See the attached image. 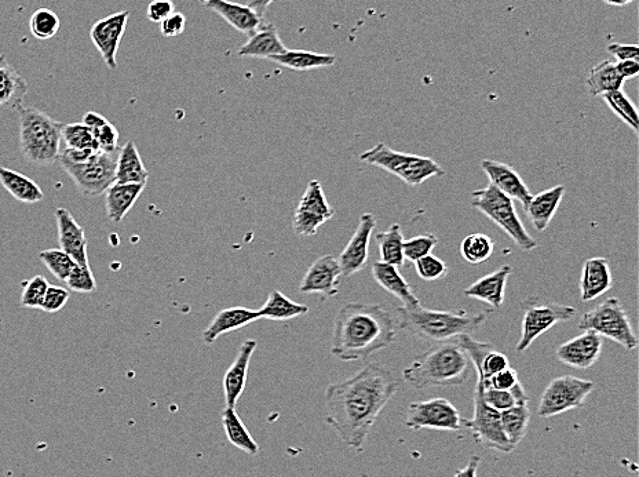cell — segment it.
Here are the masks:
<instances>
[{"instance_id": "10", "label": "cell", "mask_w": 639, "mask_h": 477, "mask_svg": "<svg viewBox=\"0 0 639 477\" xmlns=\"http://www.w3.org/2000/svg\"><path fill=\"white\" fill-rule=\"evenodd\" d=\"M594 388L593 381L582 380V378L573 377V375L554 378L544 389L542 398H540L539 417L551 418L580 409Z\"/></svg>"}, {"instance_id": "45", "label": "cell", "mask_w": 639, "mask_h": 477, "mask_svg": "<svg viewBox=\"0 0 639 477\" xmlns=\"http://www.w3.org/2000/svg\"><path fill=\"white\" fill-rule=\"evenodd\" d=\"M438 245V238L433 233H423L411 239H405L403 243L405 261L416 262L421 258L432 254L434 247Z\"/></svg>"}, {"instance_id": "15", "label": "cell", "mask_w": 639, "mask_h": 477, "mask_svg": "<svg viewBox=\"0 0 639 477\" xmlns=\"http://www.w3.org/2000/svg\"><path fill=\"white\" fill-rule=\"evenodd\" d=\"M130 16L129 10L111 14V16L101 18L91 27V42L94 43L98 53L101 54L102 60L112 71L118 68L120 42H122L124 32H126Z\"/></svg>"}, {"instance_id": "7", "label": "cell", "mask_w": 639, "mask_h": 477, "mask_svg": "<svg viewBox=\"0 0 639 477\" xmlns=\"http://www.w3.org/2000/svg\"><path fill=\"white\" fill-rule=\"evenodd\" d=\"M470 205L498 225L522 251L528 253L538 249L539 243L529 235L522 224L514 200L502 194L494 185L489 184L488 187L474 191L471 194Z\"/></svg>"}, {"instance_id": "31", "label": "cell", "mask_w": 639, "mask_h": 477, "mask_svg": "<svg viewBox=\"0 0 639 477\" xmlns=\"http://www.w3.org/2000/svg\"><path fill=\"white\" fill-rule=\"evenodd\" d=\"M149 180L140 152L134 141H127L119 149L118 163H116V181L118 184H144Z\"/></svg>"}, {"instance_id": "25", "label": "cell", "mask_w": 639, "mask_h": 477, "mask_svg": "<svg viewBox=\"0 0 639 477\" xmlns=\"http://www.w3.org/2000/svg\"><path fill=\"white\" fill-rule=\"evenodd\" d=\"M372 279L375 280L383 290L392 294L401 301L403 307H416L421 304L419 298L415 296L411 284L405 280L397 267L385 264V262H374L371 267Z\"/></svg>"}, {"instance_id": "14", "label": "cell", "mask_w": 639, "mask_h": 477, "mask_svg": "<svg viewBox=\"0 0 639 477\" xmlns=\"http://www.w3.org/2000/svg\"><path fill=\"white\" fill-rule=\"evenodd\" d=\"M467 429H470L474 439L487 449L498 450L505 454L514 451L503 429L502 414L489 407L476 389H474V417L467 420Z\"/></svg>"}, {"instance_id": "21", "label": "cell", "mask_w": 639, "mask_h": 477, "mask_svg": "<svg viewBox=\"0 0 639 477\" xmlns=\"http://www.w3.org/2000/svg\"><path fill=\"white\" fill-rule=\"evenodd\" d=\"M257 347L258 342L255 340L244 341L235 360L226 371L224 375L225 409H236L237 402L242 398L244 389H246L251 359H253Z\"/></svg>"}, {"instance_id": "12", "label": "cell", "mask_w": 639, "mask_h": 477, "mask_svg": "<svg viewBox=\"0 0 639 477\" xmlns=\"http://www.w3.org/2000/svg\"><path fill=\"white\" fill-rule=\"evenodd\" d=\"M575 308L561 304H528L525 305L522 318L521 338L517 344V352H527L529 347L542 337L544 333L553 329L558 323L569 322L575 318Z\"/></svg>"}, {"instance_id": "24", "label": "cell", "mask_w": 639, "mask_h": 477, "mask_svg": "<svg viewBox=\"0 0 639 477\" xmlns=\"http://www.w3.org/2000/svg\"><path fill=\"white\" fill-rule=\"evenodd\" d=\"M259 319L261 318H259V313L255 309L244 307L222 309L215 315L213 322L208 324L206 330L203 331V341L207 345L214 344L219 337L232 333V331L243 329V327L257 322Z\"/></svg>"}, {"instance_id": "1", "label": "cell", "mask_w": 639, "mask_h": 477, "mask_svg": "<svg viewBox=\"0 0 639 477\" xmlns=\"http://www.w3.org/2000/svg\"><path fill=\"white\" fill-rule=\"evenodd\" d=\"M396 375L381 363H370L326 391V421L346 446L363 451L372 426L396 395Z\"/></svg>"}, {"instance_id": "6", "label": "cell", "mask_w": 639, "mask_h": 477, "mask_svg": "<svg viewBox=\"0 0 639 477\" xmlns=\"http://www.w3.org/2000/svg\"><path fill=\"white\" fill-rule=\"evenodd\" d=\"M360 162L379 167L404 181L411 187H419L423 182L433 177L444 176L443 167L436 160L414 154L394 151L385 142H378L375 147L364 151L359 156Z\"/></svg>"}, {"instance_id": "53", "label": "cell", "mask_w": 639, "mask_h": 477, "mask_svg": "<svg viewBox=\"0 0 639 477\" xmlns=\"http://www.w3.org/2000/svg\"><path fill=\"white\" fill-rule=\"evenodd\" d=\"M186 17L182 13L174 12L169 18L160 23V32L164 38H177L184 34Z\"/></svg>"}, {"instance_id": "52", "label": "cell", "mask_w": 639, "mask_h": 477, "mask_svg": "<svg viewBox=\"0 0 639 477\" xmlns=\"http://www.w3.org/2000/svg\"><path fill=\"white\" fill-rule=\"evenodd\" d=\"M175 12L173 0H153L146 9V17L151 23H163L166 18Z\"/></svg>"}, {"instance_id": "43", "label": "cell", "mask_w": 639, "mask_h": 477, "mask_svg": "<svg viewBox=\"0 0 639 477\" xmlns=\"http://www.w3.org/2000/svg\"><path fill=\"white\" fill-rule=\"evenodd\" d=\"M61 21L57 13L53 10L40 7L29 18V29L34 38L38 40H49L54 38L60 31Z\"/></svg>"}, {"instance_id": "33", "label": "cell", "mask_w": 639, "mask_h": 477, "mask_svg": "<svg viewBox=\"0 0 639 477\" xmlns=\"http://www.w3.org/2000/svg\"><path fill=\"white\" fill-rule=\"evenodd\" d=\"M626 80L617 72L615 61L604 60L590 69L586 78L587 90L591 96H604L611 91L623 90Z\"/></svg>"}, {"instance_id": "41", "label": "cell", "mask_w": 639, "mask_h": 477, "mask_svg": "<svg viewBox=\"0 0 639 477\" xmlns=\"http://www.w3.org/2000/svg\"><path fill=\"white\" fill-rule=\"evenodd\" d=\"M601 97L604 98L605 104L608 105L617 118L623 120L628 127H631L635 134L639 133L637 108H635L633 101L623 90L611 91V93H606Z\"/></svg>"}, {"instance_id": "17", "label": "cell", "mask_w": 639, "mask_h": 477, "mask_svg": "<svg viewBox=\"0 0 639 477\" xmlns=\"http://www.w3.org/2000/svg\"><path fill=\"white\" fill-rule=\"evenodd\" d=\"M342 271L339 267L338 258L326 254L317 258L310 265L305 276H303L299 291L302 294H319V296L331 298L339 293Z\"/></svg>"}, {"instance_id": "30", "label": "cell", "mask_w": 639, "mask_h": 477, "mask_svg": "<svg viewBox=\"0 0 639 477\" xmlns=\"http://www.w3.org/2000/svg\"><path fill=\"white\" fill-rule=\"evenodd\" d=\"M27 93V80L18 74L6 56H0V107L20 109Z\"/></svg>"}, {"instance_id": "38", "label": "cell", "mask_w": 639, "mask_h": 477, "mask_svg": "<svg viewBox=\"0 0 639 477\" xmlns=\"http://www.w3.org/2000/svg\"><path fill=\"white\" fill-rule=\"evenodd\" d=\"M476 391L480 393L481 398L492 409L503 413V411L513 409L516 406H524L529 404V396L527 391L522 387L521 382H518L516 387L510 389V391H499V389L484 388L480 384H476Z\"/></svg>"}, {"instance_id": "34", "label": "cell", "mask_w": 639, "mask_h": 477, "mask_svg": "<svg viewBox=\"0 0 639 477\" xmlns=\"http://www.w3.org/2000/svg\"><path fill=\"white\" fill-rule=\"evenodd\" d=\"M269 60L294 71H313V69L332 67L337 63V57L331 54L308 52V50H286L279 56L270 57Z\"/></svg>"}, {"instance_id": "16", "label": "cell", "mask_w": 639, "mask_h": 477, "mask_svg": "<svg viewBox=\"0 0 639 477\" xmlns=\"http://www.w3.org/2000/svg\"><path fill=\"white\" fill-rule=\"evenodd\" d=\"M376 228V217L372 213H364L360 217L356 232L342 250L338 258L343 278H352L367 265L370 257V243Z\"/></svg>"}, {"instance_id": "55", "label": "cell", "mask_w": 639, "mask_h": 477, "mask_svg": "<svg viewBox=\"0 0 639 477\" xmlns=\"http://www.w3.org/2000/svg\"><path fill=\"white\" fill-rule=\"evenodd\" d=\"M616 69L624 80L637 78L639 63L635 60L616 61Z\"/></svg>"}, {"instance_id": "39", "label": "cell", "mask_w": 639, "mask_h": 477, "mask_svg": "<svg viewBox=\"0 0 639 477\" xmlns=\"http://www.w3.org/2000/svg\"><path fill=\"white\" fill-rule=\"evenodd\" d=\"M495 242L485 233H471L460 243V254L469 264L480 265L494 256Z\"/></svg>"}, {"instance_id": "18", "label": "cell", "mask_w": 639, "mask_h": 477, "mask_svg": "<svg viewBox=\"0 0 639 477\" xmlns=\"http://www.w3.org/2000/svg\"><path fill=\"white\" fill-rule=\"evenodd\" d=\"M604 338L594 331H583L580 336L564 342L555 351L561 363L578 370L591 369L600 359Z\"/></svg>"}, {"instance_id": "8", "label": "cell", "mask_w": 639, "mask_h": 477, "mask_svg": "<svg viewBox=\"0 0 639 477\" xmlns=\"http://www.w3.org/2000/svg\"><path fill=\"white\" fill-rule=\"evenodd\" d=\"M578 327L582 331H594L602 338H609L627 351H633L638 347V337L633 323L619 298H608L597 307L583 313Z\"/></svg>"}, {"instance_id": "20", "label": "cell", "mask_w": 639, "mask_h": 477, "mask_svg": "<svg viewBox=\"0 0 639 477\" xmlns=\"http://www.w3.org/2000/svg\"><path fill=\"white\" fill-rule=\"evenodd\" d=\"M54 214H56L61 250H64L76 264L89 267V256H87V247L89 246H87L85 229L78 224L71 211L64 209V207H58Z\"/></svg>"}, {"instance_id": "3", "label": "cell", "mask_w": 639, "mask_h": 477, "mask_svg": "<svg viewBox=\"0 0 639 477\" xmlns=\"http://www.w3.org/2000/svg\"><path fill=\"white\" fill-rule=\"evenodd\" d=\"M473 363L456 340L438 342L416 356L403 371L404 381L415 389L460 387L473 375Z\"/></svg>"}, {"instance_id": "44", "label": "cell", "mask_w": 639, "mask_h": 477, "mask_svg": "<svg viewBox=\"0 0 639 477\" xmlns=\"http://www.w3.org/2000/svg\"><path fill=\"white\" fill-rule=\"evenodd\" d=\"M39 258L40 261L46 265L47 269H49L58 280H61V282L67 280L69 273L72 272V269L75 268L76 265V262L61 249L40 251Z\"/></svg>"}, {"instance_id": "32", "label": "cell", "mask_w": 639, "mask_h": 477, "mask_svg": "<svg viewBox=\"0 0 639 477\" xmlns=\"http://www.w3.org/2000/svg\"><path fill=\"white\" fill-rule=\"evenodd\" d=\"M0 184L14 199L27 205H35L45 199V194L35 181L7 167H0Z\"/></svg>"}, {"instance_id": "9", "label": "cell", "mask_w": 639, "mask_h": 477, "mask_svg": "<svg viewBox=\"0 0 639 477\" xmlns=\"http://www.w3.org/2000/svg\"><path fill=\"white\" fill-rule=\"evenodd\" d=\"M119 149L115 152H94L83 162H71L60 156L58 162L62 170L75 182L80 194L97 198L104 195L108 188L115 184Z\"/></svg>"}, {"instance_id": "56", "label": "cell", "mask_w": 639, "mask_h": 477, "mask_svg": "<svg viewBox=\"0 0 639 477\" xmlns=\"http://www.w3.org/2000/svg\"><path fill=\"white\" fill-rule=\"evenodd\" d=\"M480 462V457H471L469 464H467L465 468L459 469V471L455 473V477H477Z\"/></svg>"}, {"instance_id": "42", "label": "cell", "mask_w": 639, "mask_h": 477, "mask_svg": "<svg viewBox=\"0 0 639 477\" xmlns=\"http://www.w3.org/2000/svg\"><path fill=\"white\" fill-rule=\"evenodd\" d=\"M62 141L73 151H100L93 131L83 123H69L62 126Z\"/></svg>"}, {"instance_id": "35", "label": "cell", "mask_w": 639, "mask_h": 477, "mask_svg": "<svg viewBox=\"0 0 639 477\" xmlns=\"http://www.w3.org/2000/svg\"><path fill=\"white\" fill-rule=\"evenodd\" d=\"M308 312V305L290 300L279 290L272 291L265 304L258 309L259 318L275 320V322H286V320L306 315Z\"/></svg>"}, {"instance_id": "36", "label": "cell", "mask_w": 639, "mask_h": 477, "mask_svg": "<svg viewBox=\"0 0 639 477\" xmlns=\"http://www.w3.org/2000/svg\"><path fill=\"white\" fill-rule=\"evenodd\" d=\"M222 425H224L226 438L236 449L244 451L248 455L259 453V444L255 442L247 426L240 420L236 409H225L222 411Z\"/></svg>"}, {"instance_id": "51", "label": "cell", "mask_w": 639, "mask_h": 477, "mask_svg": "<svg viewBox=\"0 0 639 477\" xmlns=\"http://www.w3.org/2000/svg\"><path fill=\"white\" fill-rule=\"evenodd\" d=\"M69 297H71V294H69V291L67 289H64V287L49 286V289H47L46 291L45 298H43L42 307H40V309L47 313L60 312L61 309L68 304Z\"/></svg>"}, {"instance_id": "26", "label": "cell", "mask_w": 639, "mask_h": 477, "mask_svg": "<svg viewBox=\"0 0 639 477\" xmlns=\"http://www.w3.org/2000/svg\"><path fill=\"white\" fill-rule=\"evenodd\" d=\"M207 7L224 18L230 27L248 36L253 35L261 27L262 18L251 9L250 6L242 3L229 2V0H210Z\"/></svg>"}, {"instance_id": "23", "label": "cell", "mask_w": 639, "mask_h": 477, "mask_svg": "<svg viewBox=\"0 0 639 477\" xmlns=\"http://www.w3.org/2000/svg\"><path fill=\"white\" fill-rule=\"evenodd\" d=\"M613 279L609 261L604 257L589 258L584 262L580 278V300H597L606 291L612 289Z\"/></svg>"}, {"instance_id": "50", "label": "cell", "mask_w": 639, "mask_h": 477, "mask_svg": "<svg viewBox=\"0 0 639 477\" xmlns=\"http://www.w3.org/2000/svg\"><path fill=\"white\" fill-rule=\"evenodd\" d=\"M518 382H520L518 373L516 370L511 369V367L499 371V373L489 377L488 380H477V384H480L481 387L499 389V391H510V389L516 387Z\"/></svg>"}, {"instance_id": "46", "label": "cell", "mask_w": 639, "mask_h": 477, "mask_svg": "<svg viewBox=\"0 0 639 477\" xmlns=\"http://www.w3.org/2000/svg\"><path fill=\"white\" fill-rule=\"evenodd\" d=\"M47 289H49V282L45 276L38 275L29 279L28 282H25L23 294H21V307L40 309Z\"/></svg>"}, {"instance_id": "49", "label": "cell", "mask_w": 639, "mask_h": 477, "mask_svg": "<svg viewBox=\"0 0 639 477\" xmlns=\"http://www.w3.org/2000/svg\"><path fill=\"white\" fill-rule=\"evenodd\" d=\"M94 138H96L98 149L102 152H115L119 149V131L111 122L102 123L97 129L93 130Z\"/></svg>"}, {"instance_id": "48", "label": "cell", "mask_w": 639, "mask_h": 477, "mask_svg": "<svg viewBox=\"0 0 639 477\" xmlns=\"http://www.w3.org/2000/svg\"><path fill=\"white\" fill-rule=\"evenodd\" d=\"M414 264L419 278L426 280V282H436V280L445 278L448 273V265L433 254L421 258Z\"/></svg>"}, {"instance_id": "5", "label": "cell", "mask_w": 639, "mask_h": 477, "mask_svg": "<svg viewBox=\"0 0 639 477\" xmlns=\"http://www.w3.org/2000/svg\"><path fill=\"white\" fill-rule=\"evenodd\" d=\"M20 114V151L32 165L46 167L61 155V131L64 123L36 108L18 109Z\"/></svg>"}, {"instance_id": "2", "label": "cell", "mask_w": 639, "mask_h": 477, "mask_svg": "<svg viewBox=\"0 0 639 477\" xmlns=\"http://www.w3.org/2000/svg\"><path fill=\"white\" fill-rule=\"evenodd\" d=\"M396 340V320L381 304L348 302L335 315L331 355L342 362H359Z\"/></svg>"}, {"instance_id": "57", "label": "cell", "mask_w": 639, "mask_h": 477, "mask_svg": "<svg viewBox=\"0 0 639 477\" xmlns=\"http://www.w3.org/2000/svg\"><path fill=\"white\" fill-rule=\"evenodd\" d=\"M107 122V119L104 116L97 114V112H87L85 116H83V125L89 127L91 131L97 129L98 126H101L102 123Z\"/></svg>"}, {"instance_id": "54", "label": "cell", "mask_w": 639, "mask_h": 477, "mask_svg": "<svg viewBox=\"0 0 639 477\" xmlns=\"http://www.w3.org/2000/svg\"><path fill=\"white\" fill-rule=\"evenodd\" d=\"M608 52L611 53L617 61H638L639 57V49L637 45H620V43H612V45L608 46Z\"/></svg>"}, {"instance_id": "28", "label": "cell", "mask_w": 639, "mask_h": 477, "mask_svg": "<svg viewBox=\"0 0 639 477\" xmlns=\"http://www.w3.org/2000/svg\"><path fill=\"white\" fill-rule=\"evenodd\" d=\"M287 47L284 46L283 40L280 38L279 31L273 24H262L255 31L253 35H250L247 42L240 47L237 56L240 57H254V58H266L279 56V54L286 52Z\"/></svg>"}, {"instance_id": "47", "label": "cell", "mask_w": 639, "mask_h": 477, "mask_svg": "<svg viewBox=\"0 0 639 477\" xmlns=\"http://www.w3.org/2000/svg\"><path fill=\"white\" fill-rule=\"evenodd\" d=\"M65 283H67L69 290L75 291V293L91 294L97 290L96 278L91 272L90 265L83 267V265L76 264Z\"/></svg>"}, {"instance_id": "22", "label": "cell", "mask_w": 639, "mask_h": 477, "mask_svg": "<svg viewBox=\"0 0 639 477\" xmlns=\"http://www.w3.org/2000/svg\"><path fill=\"white\" fill-rule=\"evenodd\" d=\"M511 273H513V268L510 265H503L495 272L489 273L471 284L463 290V294L473 300L484 302L485 305L496 311V309L502 308L503 302H505L507 282H509Z\"/></svg>"}, {"instance_id": "60", "label": "cell", "mask_w": 639, "mask_h": 477, "mask_svg": "<svg viewBox=\"0 0 639 477\" xmlns=\"http://www.w3.org/2000/svg\"><path fill=\"white\" fill-rule=\"evenodd\" d=\"M197 2L204 3V5H207V3L210 2V0H197Z\"/></svg>"}, {"instance_id": "58", "label": "cell", "mask_w": 639, "mask_h": 477, "mask_svg": "<svg viewBox=\"0 0 639 477\" xmlns=\"http://www.w3.org/2000/svg\"><path fill=\"white\" fill-rule=\"evenodd\" d=\"M247 6H250L259 17L264 18L268 7L272 5L275 0H247Z\"/></svg>"}, {"instance_id": "19", "label": "cell", "mask_w": 639, "mask_h": 477, "mask_svg": "<svg viewBox=\"0 0 639 477\" xmlns=\"http://www.w3.org/2000/svg\"><path fill=\"white\" fill-rule=\"evenodd\" d=\"M481 169L487 174L491 185H494L502 194L509 196L514 202L516 200L520 202L524 210L527 209L533 195L517 170L506 163L489 159L481 160Z\"/></svg>"}, {"instance_id": "29", "label": "cell", "mask_w": 639, "mask_h": 477, "mask_svg": "<svg viewBox=\"0 0 639 477\" xmlns=\"http://www.w3.org/2000/svg\"><path fill=\"white\" fill-rule=\"evenodd\" d=\"M145 187L144 184H112L105 192V209L109 221L115 224L122 222L140 199Z\"/></svg>"}, {"instance_id": "59", "label": "cell", "mask_w": 639, "mask_h": 477, "mask_svg": "<svg viewBox=\"0 0 639 477\" xmlns=\"http://www.w3.org/2000/svg\"><path fill=\"white\" fill-rule=\"evenodd\" d=\"M602 2H604L605 5L612 6V7H624V6L631 5V3L634 2V0H602Z\"/></svg>"}, {"instance_id": "4", "label": "cell", "mask_w": 639, "mask_h": 477, "mask_svg": "<svg viewBox=\"0 0 639 477\" xmlns=\"http://www.w3.org/2000/svg\"><path fill=\"white\" fill-rule=\"evenodd\" d=\"M398 326L418 340L445 342L471 336L487 322L485 313L433 311L416 307H398Z\"/></svg>"}, {"instance_id": "11", "label": "cell", "mask_w": 639, "mask_h": 477, "mask_svg": "<svg viewBox=\"0 0 639 477\" xmlns=\"http://www.w3.org/2000/svg\"><path fill=\"white\" fill-rule=\"evenodd\" d=\"M408 428L433 429V431L460 432L467 429V420L454 404L444 398L412 403L408 409Z\"/></svg>"}, {"instance_id": "13", "label": "cell", "mask_w": 639, "mask_h": 477, "mask_svg": "<svg viewBox=\"0 0 639 477\" xmlns=\"http://www.w3.org/2000/svg\"><path fill=\"white\" fill-rule=\"evenodd\" d=\"M335 216L319 180L309 181L292 218L294 232L305 238L316 236L319 229Z\"/></svg>"}, {"instance_id": "40", "label": "cell", "mask_w": 639, "mask_h": 477, "mask_svg": "<svg viewBox=\"0 0 639 477\" xmlns=\"http://www.w3.org/2000/svg\"><path fill=\"white\" fill-rule=\"evenodd\" d=\"M500 414H502V425L507 439L516 449L527 435L529 421H531V411H529L528 404L513 407V409L503 411Z\"/></svg>"}, {"instance_id": "27", "label": "cell", "mask_w": 639, "mask_h": 477, "mask_svg": "<svg viewBox=\"0 0 639 477\" xmlns=\"http://www.w3.org/2000/svg\"><path fill=\"white\" fill-rule=\"evenodd\" d=\"M565 191H567V189H565L564 185H555L553 188L546 189V191L532 196L531 200H529L525 211H527L533 227L538 229V231L544 232L549 228L555 213L560 209Z\"/></svg>"}, {"instance_id": "37", "label": "cell", "mask_w": 639, "mask_h": 477, "mask_svg": "<svg viewBox=\"0 0 639 477\" xmlns=\"http://www.w3.org/2000/svg\"><path fill=\"white\" fill-rule=\"evenodd\" d=\"M404 240L400 224H392L386 231L379 232L376 235V242L379 245L381 261L385 262V264L393 265V267H403L405 264Z\"/></svg>"}]
</instances>
